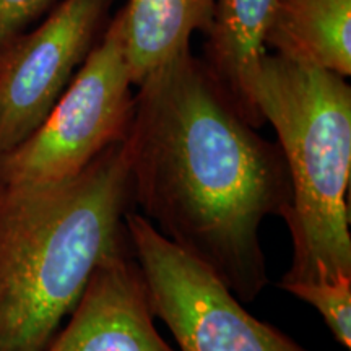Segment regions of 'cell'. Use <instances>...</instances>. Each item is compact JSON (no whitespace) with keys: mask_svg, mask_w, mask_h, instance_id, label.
<instances>
[{"mask_svg":"<svg viewBox=\"0 0 351 351\" xmlns=\"http://www.w3.org/2000/svg\"><path fill=\"white\" fill-rule=\"evenodd\" d=\"M130 205L125 140L59 186L0 191V351L49 346L96 267L129 243Z\"/></svg>","mask_w":351,"mask_h":351,"instance_id":"7a4b0ae2","label":"cell"},{"mask_svg":"<svg viewBox=\"0 0 351 351\" xmlns=\"http://www.w3.org/2000/svg\"><path fill=\"white\" fill-rule=\"evenodd\" d=\"M252 98L276 132L291 181L282 218L293 256L282 282L351 276V86L332 70L267 52Z\"/></svg>","mask_w":351,"mask_h":351,"instance_id":"3957f363","label":"cell"},{"mask_svg":"<svg viewBox=\"0 0 351 351\" xmlns=\"http://www.w3.org/2000/svg\"><path fill=\"white\" fill-rule=\"evenodd\" d=\"M278 287L313 306L335 340L351 348V276L313 282H280Z\"/></svg>","mask_w":351,"mask_h":351,"instance_id":"8fae6325","label":"cell"},{"mask_svg":"<svg viewBox=\"0 0 351 351\" xmlns=\"http://www.w3.org/2000/svg\"><path fill=\"white\" fill-rule=\"evenodd\" d=\"M267 51L351 75V0H274Z\"/></svg>","mask_w":351,"mask_h":351,"instance_id":"30bf717a","label":"cell"},{"mask_svg":"<svg viewBox=\"0 0 351 351\" xmlns=\"http://www.w3.org/2000/svg\"><path fill=\"white\" fill-rule=\"evenodd\" d=\"M217 0H129L121 8L122 41L134 86L191 51L207 33Z\"/></svg>","mask_w":351,"mask_h":351,"instance_id":"9c48e42d","label":"cell"},{"mask_svg":"<svg viewBox=\"0 0 351 351\" xmlns=\"http://www.w3.org/2000/svg\"><path fill=\"white\" fill-rule=\"evenodd\" d=\"M274 0H217L207 33V69L249 124L258 127L254 78L267 54L265 33Z\"/></svg>","mask_w":351,"mask_h":351,"instance_id":"ba28073f","label":"cell"},{"mask_svg":"<svg viewBox=\"0 0 351 351\" xmlns=\"http://www.w3.org/2000/svg\"><path fill=\"white\" fill-rule=\"evenodd\" d=\"M125 230L153 313L168 326L179 351H307L249 314L208 267L138 212L125 213Z\"/></svg>","mask_w":351,"mask_h":351,"instance_id":"5b68a950","label":"cell"},{"mask_svg":"<svg viewBox=\"0 0 351 351\" xmlns=\"http://www.w3.org/2000/svg\"><path fill=\"white\" fill-rule=\"evenodd\" d=\"M112 0H64L0 54V160L32 135L93 49Z\"/></svg>","mask_w":351,"mask_h":351,"instance_id":"8992f818","label":"cell"},{"mask_svg":"<svg viewBox=\"0 0 351 351\" xmlns=\"http://www.w3.org/2000/svg\"><path fill=\"white\" fill-rule=\"evenodd\" d=\"M137 88L124 138L132 204L241 302L254 301L269 283L261 225L291 204L282 150L191 51Z\"/></svg>","mask_w":351,"mask_h":351,"instance_id":"6da1fadb","label":"cell"},{"mask_svg":"<svg viewBox=\"0 0 351 351\" xmlns=\"http://www.w3.org/2000/svg\"><path fill=\"white\" fill-rule=\"evenodd\" d=\"M44 351H176L156 330L130 243L101 261L67 326Z\"/></svg>","mask_w":351,"mask_h":351,"instance_id":"52a82bcc","label":"cell"},{"mask_svg":"<svg viewBox=\"0 0 351 351\" xmlns=\"http://www.w3.org/2000/svg\"><path fill=\"white\" fill-rule=\"evenodd\" d=\"M54 0H0V54L38 20Z\"/></svg>","mask_w":351,"mask_h":351,"instance_id":"7c38bea8","label":"cell"},{"mask_svg":"<svg viewBox=\"0 0 351 351\" xmlns=\"http://www.w3.org/2000/svg\"><path fill=\"white\" fill-rule=\"evenodd\" d=\"M121 12L38 129L0 160V191H36L77 178L124 140L135 108Z\"/></svg>","mask_w":351,"mask_h":351,"instance_id":"277c9868","label":"cell"}]
</instances>
